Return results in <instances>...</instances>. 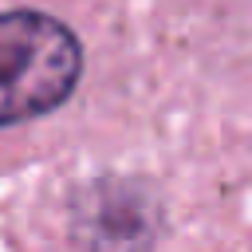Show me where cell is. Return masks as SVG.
<instances>
[{"instance_id": "6da1fadb", "label": "cell", "mask_w": 252, "mask_h": 252, "mask_svg": "<svg viewBox=\"0 0 252 252\" xmlns=\"http://www.w3.org/2000/svg\"><path fill=\"white\" fill-rule=\"evenodd\" d=\"M83 75V47L47 12H0V126L39 118L67 102Z\"/></svg>"}]
</instances>
